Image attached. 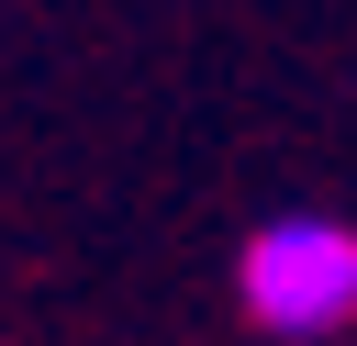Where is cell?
<instances>
[{"label": "cell", "mask_w": 357, "mask_h": 346, "mask_svg": "<svg viewBox=\"0 0 357 346\" xmlns=\"http://www.w3.org/2000/svg\"><path fill=\"white\" fill-rule=\"evenodd\" d=\"M245 313H257V335H290V346L346 335L357 324V234L324 212L257 223L245 234Z\"/></svg>", "instance_id": "cell-1"}]
</instances>
